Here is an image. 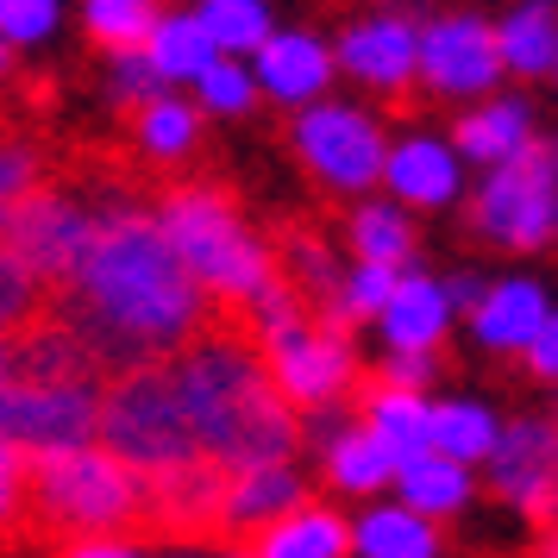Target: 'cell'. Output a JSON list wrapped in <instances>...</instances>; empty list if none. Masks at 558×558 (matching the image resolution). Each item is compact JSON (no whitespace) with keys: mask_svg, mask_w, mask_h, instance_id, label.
Segmentation results:
<instances>
[{"mask_svg":"<svg viewBox=\"0 0 558 558\" xmlns=\"http://www.w3.org/2000/svg\"><path fill=\"white\" fill-rule=\"evenodd\" d=\"M302 502H307V483H302V471H295V458L227 471L220 533H264V527H277V521H289Z\"/></svg>","mask_w":558,"mask_h":558,"instance_id":"obj_14","label":"cell"},{"mask_svg":"<svg viewBox=\"0 0 558 558\" xmlns=\"http://www.w3.org/2000/svg\"><path fill=\"white\" fill-rule=\"evenodd\" d=\"M396 496H402L408 514L439 521V514H458V508L471 502V471L439 452H421V458H408V464H396Z\"/></svg>","mask_w":558,"mask_h":558,"instance_id":"obj_23","label":"cell"},{"mask_svg":"<svg viewBox=\"0 0 558 558\" xmlns=\"http://www.w3.org/2000/svg\"><path fill=\"white\" fill-rule=\"evenodd\" d=\"M553 76H558V70H553Z\"/></svg>","mask_w":558,"mask_h":558,"instance_id":"obj_48","label":"cell"},{"mask_svg":"<svg viewBox=\"0 0 558 558\" xmlns=\"http://www.w3.org/2000/svg\"><path fill=\"white\" fill-rule=\"evenodd\" d=\"M433 95H452V101H477L489 95V82L502 76V57H496V26L477 13H446L421 32V70Z\"/></svg>","mask_w":558,"mask_h":558,"instance_id":"obj_12","label":"cell"},{"mask_svg":"<svg viewBox=\"0 0 558 558\" xmlns=\"http://www.w3.org/2000/svg\"><path fill=\"white\" fill-rule=\"evenodd\" d=\"M0 383H7V339H0Z\"/></svg>","mask_w":558,"mask_h":558,"instance_id":"obj_44","label":"cell"},{"mask_svg":"<svg viewBox=\"0 0 558 558\" xmlns=\"http://www.w3.org/2000/svg\"><path fill=\"white\" fill-rule=\"evenodd\" d=\"M553 163H558V151H553Z\"/></svg>","mask_w":558,"mask_h":558,"instance_id":"obj_47","label":"cell"},{"mask_svg":"<svg viewBox=\"0 0 558 558\" xmlns=\"http://www.w3.org/2000/svg\"><path fill=\"white\" fill-rule=\"evenodd\" d=\"M26 496L38 521L70 539H107V533L132 527L138 514H151V483L101 446L26 458Z\"/></svg>","mask_w":558,"mask_h":558,"instance_id":"obj_3","label":"cell"},{"mask_svg":"<svg viewBox=\"0 0 558 558\" xmlns=\"http://www.w3.org/2000/svg\"><path fill=\"white\" fill-rule=\"evenodd\" d=\"M496 57H502V76L558 70V13L553 7H514L508 20H496Z\"/></svg>","mask_w":558,"mask_h":558,"instance_id":"obj_24","label":"cell"},{"mask_svg":"<svg viewBox=\"0 0 558 558\" xmlns=\"http://www.w3.org/2000/svg\"><path fill=\"white\" fill-rule=\"evenodd\" d=\"M76 332L88 364H113L120 377L145 371L157 357H177L189 339H202L207 295L189 282L177 252L163 245L151 214L120 207L95 232V252L70 289H57V314Z\"/></svg>","mask_w":558,"mask_h":558,"instance_id":"obj_1","label":"cell"},{"mask_svg":"<svg viewBox=\"0 0 558 558\" xmlns=\"http://www.w3.org/2000/svg\"><path fill=\"white\" fill-rule=\"evenodd\" d=\"M496 439H502V421H496L483 402H433L427 446L439 458H452V464H464V471H471V464H489Z\"/></svg>","mask_w":558,"mask_h":558,"instance_id":"obj_25","label":"cell"},{"mask_svg":"<svg viewBox=\"0 0 558 558\" xmlns=\"http://www.w3.org/2000/svg\"><path fill=\"white\" fill-rule=\"evenodd\" d=\"M471 227L489 239V245H508V252H533L558 232V163L553 151H521L514 163L489 170L471 195Z\"/></svg>","mask_w":558,"mask_h":558,"instance_id":"obj_7","label":"cell"},{"mask_svg":"<svg viewBox=\"0 0 558 558\" xmlns=\"http://www.w3.org/2000/svg\"><path fill=\"white\" fill-rule=\"evenodd\" d=\"M452 151H458V163H477L483 177H489V170H502V163H514L521 151H533V113H527V101H502V95L477 101L464 120H458Z\"/></svg>","mask_w":558,"mask_h":558,"instance_id":"obj_18","label":"cell"},{"mask_svg":"<svg viewBox=\"0 0 558 558\" xmlns=\"http://www.w3.org/2000/svg\"><path fill=\"white\" fill-rule=\"evenodd\" d=\"M352 252L357 264H377V270H408L414 257V227L396 202H364L352 214Z\"/></svg>","mask_w":558,"mask_h":558,"instance_id":"obj_28","label":"cell"},{"mask_svg":"<svg viewBox=\"0 0 558 558\" xmlns=\"http://www.w3.org/2000/svg\"><path fill=\"white\" fill-rule=\"evenodd\" d=\"M95 446L113 452L120 464H132L145 483L177 477L189 464H202V446H195V433H189V414H182L163 364H145V371H126V377L107 383Z\"/></svg>","mask_w":558,"mask_h":558,"instance_id":"obj_5","label":"cell"},{"mask_svg":"<svg viewBox=\"0 0 558 558\" xmlns=\"http://www.w3.org/2000/svg\"><path fill=\"white\" fill-rule=\"evenodd\" d=\"M101 427V383H0V439L20 458H51L95 446Z\"/></svg>","mask_w":558,"mask_h":558,"instance_id":"obj_6","label":"cell"},{"mask_svg":"<svg viewBox=\"0 0 558 558\" xmlns=\"http://www.w3.org/2000/svg\"><path fill=\"white\" fill-rule=\"evenodd\" d=\"M352 553V527L320 502H302L289 521L257 533L252 558H345Z\"/></svg>","mask_w":558,"mask_h":558,"instance_id":"obj_21","label":"cell"},{"mask_svg":"<svg viewBox=\"0 0 558 558\" xmlns=\"http://www.w3.org/2000/svg\"><path fill=\"white\" fill-rule=\"evenodd\" d=\"M195 132H202V107L170 101V95H157L151 107H138V145L151 157H189Z\"/></svg>","mask_w":558,"mask_h":558,"instance_id":"obj_31","label":"cell"},{"mask_svg":"<svg viewBox=\"0 0 558 558\" xmlns=\"http://www.w3.org/2000/svg\"><path fill=\"white\" fill-rule=\"evenodd\" d=\"M352 339L339 327H314L302 320L295 332H282L264 345V377L282 396V408H327L332 396H345L352 383Z\"/></svg>","mask_w":558,"mask_h":558,"instance_id":"obj_10","label":"cell"},{"mask_svg":"<svg viewBox=\"0 0 558 558\" xmlns=\"http://www.w3.org/2000/svg\"><path fill=\"white\" fill-rule=\"evenodd\" d=\"M546 314H553V302H546V289L533 277H502L483 289V302L471 307V320H477V339L489 345V352H527L533 332L546 327Z\"/></svg>","mask_w":558,"mask_h":558,"instance_id":"obj_19","label":"cell"},{"mask_svg":"<svg viewBox=\"0 0 558 558\" xmlns=\"http://www.w3.org/2000/svg\"><path fill=\"white\" fill-rule=\"evenodd\" d=\"M252 82L282 107H314L332 82V45L314 32H270V45L252 57Z\"/></svg>","mask_w":558,"mask_h":558,"instance_id":"obj_15","label":"cell"},{"mask_svg":"<svg viewBox=\"0 0 558 558\" xmlns=\"http://www.w3.org/2000/svg\"><path fill=\"white\" fill-rule=\"evenodd\" d=\"M57 20H63V7L57 0H0V45L13 51V45H38V38H51Z\"/></svg>","mask_w":558,"mask_h":558,"instance_id":"obj_36","label":"cell"},{"mask_svg":"<svg viewBox=\"0 0 558 558\" xmlns=\"http://www.w3.org/2000/svg\"><path fill=\"white\" fill-rule=\"evenodd\" d=\"M521 357H527V364L539 371V377H558V307L546 314V327L533 332V345H527Z\"/></svg>","mask_w":558,"mask_h":558,"instance_id":"obj_40","label":"cell"},{"mask_svg":"<svg viewBox=\"0 0 558 558\" xmlns=\"http://www.w3.org/2000/svg\"><path fill=\"white\" fill-rule=\"evenodd\" d=\"M232 558H252V553H232Z\"/></svg>","mask_w":558,"mask_h":558,"instance_id":"obj_46","label":"cell"},{"mask_svg":"<svg viewBox=\"0 0 558 558\" xmlns=\"http://www.w3.org/2000/svg\"><path fill=\"white\" fill-rule=\"evenodd\" d=\"M546 558H558V527H553V533H546Z\"/></svg>","mask_w":558,"mask_h":558,"instance_id":"obj_43","label":"cell"},{"mask_svg":"<svg viewBox=\"0 0 558 558\" xmlns=\"http://www.w3.org/2000/svg\"><path fill=\"white\" fill-rule=\"evenodd\" d=\"M332 70H345L364 88H383L396 95L414 82L421 70V26H408L402 13H371L357 26L339 32V51H332Z\"/></svg>","mask_w":558,"mask_h":558,"instance_id":"obj_13","label":"cell"},{"mask_svg":"<svg viewBox=\"0 0 558 558\" xmlns=\"http://www.w3.org/2000/svg\"><path fill=\"white\" fill-rule=\"evenodd\" d=\"M63 558H138V553H132V546H120V539H76Z\"/></svg>","mask_w":558,"mask_h":558,"instance_id":"obj_41","label":"cell"},{"mask_svg":"<svg viewBox=\"0 0 558 558\" xmlns=\"http://www.w3.org/2000/svg\"><path fill=\"white\" fill-rule=\"evenodd\" d=\"M195 101H202V113H245L257 101V82L239 57H214L195 82Z\"/></svg>","mask_w":558,"mask_h":558,"instance_id":"obj_33","label":"cell"},{"mask_svg":"<svg viewBox=\"0 0 558 558\" xmlns=\"http://www.w3.org/2000/svg\"><path fill=\"white\" fill-rule=\"evenodd\" d=\"M295 157H302L327 189L357 195V189L383 182L389 138H383V126L364 113V107L314 101V107H302V120H295Z\"/></svg>","mask_w":558,"mask_h":558,"instance_id":"obj_9","label":"cell"},{"mask_svg":"<svg viewBox=\"0 0 558 558\" xmlns=\"http://www.w3.org/2000/svg\"><path fill=\"white\" fill-rule=\"evenodd\" d=\"M427 421H433V402H427V396H414V389H383V383H377V389H371V402H364V433H371L396 464L433 452V446H427Z\"/></svg>","mask_w":558,"mask_h":558,"instance_id":"obj_22","label":"cell"},{"mask_svg":"<svg viewBox=\"0 0 558 558\" xmlns=\"http://www.w3.org/2000/svg\"><path fill=\"white\" fill-rule=\"evenodd\" d=\"M220 502H227V471L220 464H189L177 477L151 483V527L163 533H220Z\"/></svg>","mask_w":558,"mask_h":558,"instance_id":"obj_20","label":"cell"},{"mask_svg":"<svg viewBox=\"0 0 558 558\" xmlns=\"http://www.w3.org/2000/svg\"><path fill=\"white\" fill-rule=\"evenodd\" d=\"M439 289H446V302H452V307H477L483 302V282L477 277H452V282H439Z\"/></svg>","mask_w":558,"mask_h":558,"instance_id":"obj_42","label":"cell"},{"mask_svg":"<svg viewBox=\"0 0 558 558\" xmlns=\"http://www.w3.org/2000/svg\"><path fill=\"white\" fill-rule=\"evenodd\" d=\"M327 477L339 489H352V496H371L383 483H396V458L383 452L364 427H345L327 439Z\"/></svg>","mask_w":558,"mask_h":558,"instance_id":"obj_30","label":"cell"},{"mask_svg":"<svg viewBox=\"0 0 558 558\" xmlns=\"http://www.w3.org/2000/svg\"><path fill=\"white\" fill-rule=\"evenodd\" d=\"M95 232H101V214H88L70 195H45L38 189V195H26L7 214L0 245L38 277V289H70L76 270L88 264V252H95Z\"/></svg>","mask_w":558,"mask_h":558,"instance_id":"obj_8","label":"cell"},{"mask_svg":"<svg viewBox=\"0 0 558 558\" xmlns=\"http://www.w3.org/2000/svg\"><path fill=\"white\" fill-rule=\"evenodd\" d=\"M151 220H157L163 245L177 252V264L189 270V282H195L202 295L252 302L257 289L277 277V270H270V252L245 232V220L232 214V202L214 195V189H177Z\"/></svg>","mask_w":558,"mask_h":558,"instance_id":"obj_4","label":"cell"},{"mask_svg":"<svg viewBox=\"0 0 558 558\" xmlns=\"http://www.w3.org/2000/svg\"><path fill=\"white\" fill-rule=\"evenodd\" d=\"M245 314H252V327H257V339H264V345H270V339H282V332H295V327L307 320V314H302V295H295L282 277L264 282L252 302H245Z\"/></svg>","mask_w":558,"mask_h":558,"instance_id":"obj_35","label":"cell"},{"mask_svg":"<svg viewBox=\"0 0 558 558\" xmlns=\"http://www.w3.org/2000/svg\"><path fill=\"white\" fill-rule=\"evenodd\" d=\"M38 302H45L38 277L0 245V339H13L20 327H32V320H38Z\"/></svg>","mask_w":558,"mask_h":558,"instance_id":"obj_34","label":"cell"},{"mask_svg":"<svg viewBox=\"0 0 558 558\" xmlns=\"http://www.w3.org/2000/svg\"><path fill=\"white\" fill-rule=\"evenodd\" d=\"M145 63L157 70V82H202V70L214 63V45L195 13H157L151 38H145Z\"/></svg>","mask_w":558,"mask_h":558,"instance_id":"obj_27","label":"cell"},{"mask_svg":"<svg viewBox=\"0 0 558 558\" xmlns=\"http://www.w3.org/2000/svg\"><path fill=\"white\" fill-rule=\"evenodd\" d=\"M163 371L207 464L245 471V464H277L295 452V414L282 408V396L264 377V357L245 339L202 332Z\"/></svg>","mask_w":558,"mask_h":558,"instance_id":"obj_2","label":"cell"},{"mask_svg":"<svg viewBox=\"0 0 558 558\" xmlns=\"http://www.w3.org/2000/svg\"><path fill=\"white\" fill-rule=\"evenodd\" d=\"M383 182H389V195L396 207H446L458 202V189H464V163L446 138H427V132H414L402 145H389L383 157Z\"/></svg>","mask_w":558,"mask_h":558,"instance_id":"obj_16","label":"cell"},{"mask_svg":"<svg viewBox=\"0 0 558 558\" xmlns=\"http://www.w3.org/2000/svg\"><path fill=\"white\" fill-rule=\"evenodd\" d=\"M195 20H202L214 57H239V51L257 57L270 45V32H277L264 0H207V7H195Z\"/></svg>","mask_w":558,"mask_h":558,"instance_id":"obj_29","label":"cell"},{"mask_svg":"<svg viewBox=\"0 0 558 558\" xmlns=\"http://www.w3.org/2000/svg\"><path fill=\"white\" fill-rule=\"evenodd\" d=\"M7 57H13V51H7V45H0V70H7Z\"/></svg>","mask_w":558,"mask_h":558,"instance_id":"obj_45","label":"cell"},{"mask_svg":"<svg viewBox=\"0 0 558 558\" xmlns=\"http://www.w3.org/2000/svg\"><path fill=\"white\" fill-rule=\"evenodd\" d=\"M489 483L521 514L553 521L558 514V421H539V414L502 421V439L489 452Z\"/></svg>","mask_w":558,"mask_h":558,"instance_id":"obj_11","label":"cell"},{"mask_svg":"<svg viewBox=\"0 0 558 558\" xmlns=\"http://www.w3.org/2000/svg\"><path fill=\"white\" fill-rule=\"evenodd\" d=\"M82 20H88V38H101L107 51H145L157 7H145V0H88Z\"/></svg>","mask_w":558,"mask_h":558,"instance_id":"obj_32","label":"cell"},{"mask_svg":"<svg viewBox=\"0 0 558 558\" xmlns=\"http://www.w3.org/2000/svg\"><path fill=\"white\" fill-rule=\"evenodd\" d=\"M157 70L145 63V51H113V95L120 101H138V107H151L157 101Z\"/></svg>","mask_w":558,"mask_h":558,"instance_id":"obj_37","label":"cell"},{"mask_svg":"<svg viewBox=\"0 0 558 558\" xmlns=\"http://www.w3.org/2000/svg\"><path fill=\"white\" fill-rule=\"evenodd\" d=\"M433 377V357H414V352H383V389H414Z\"/></svg>","mask_w":558,"mask_h":558,"instance_id":"obj_39","label":"cell"},{"mask_svg":"<svg viewBox=\"0 0 558 558\" xmlns=\"http://www.w3.org/2000/svg\"><path fill=\"white\" fill-rule=\"evenodd\" d=\"M352 553L357 558H439V533H433V521L408 514L402 502L364 508L352 527Z\"/></svg>","mask_w":558,"mask_h":558,"instance_id":"obj_26","label":"cell"},{"mask_svg":"<svg viewBox=\"0 0 558 558\" xmlns=\"http://www.w3.org/2000/svg\"><path fill=\"white\" fill-rule=\"evenodd\" d=\"M20 502H26V458L0 439V527L20 514Z\"/></svg>","mask_w":558,"mask_h":558,"instance_id":"obj_38","label":"cell"},{"mask_svg":"<svg viewBox=\"0 0 558 558\" xmlns=\"http://www.w3.org/2000/svg\"><path fill=\"white\" fill-rule=\"evenodd\" d=\"M377 327H383V345H389V352L433 357V345L452 327V302H446V289L433 277L402 270L396 289H389V302H383V314H377Z\"/></svg>","mask_w":558,"mask_h":558,"instance_id":"obj_17","label":"cell"}]
</instances>
